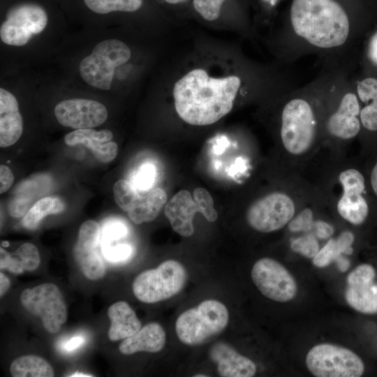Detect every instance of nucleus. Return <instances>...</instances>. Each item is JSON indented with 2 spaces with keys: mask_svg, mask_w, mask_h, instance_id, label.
Here are the masks:
<instances>
[{
  "mask_svg": "<svg viewBox=\"0 0 377 377\" xmlns=\"http://www.w3.org/2000/svg\"><path fill=\"white\" fill-rule=\"evenodd\" d=\"M374 268L363 264L353 270L347 277L345 293L347 303L364 313H377V284L374 283Z\"/></svg>",
  "mask_w": 377,
  "mask_h": 377,
  "instance_id": "obj_14",
  "label": "nucleus"
},
{
  "mask_svg": "<svg viewBox=\"0 0 377 377\" xmlns=\"http://www.w3.org/2000/svg\"><path fill=\"white\" fill-rule=\"evenodd\" d=\"M251 279L260 292L276 302L293 300L297 291V283L288 269L278 261L263 258L255 263Z\"/></svg>",
  "mask_w": 377,
  "mask_h": 377,
  "instance_id": "obj_9",
  "label": "nucleus"
},
{
  "mask_svg": "<svg viewBox=\"0 0 377 377\" xmlns=\"http://www.w3.org/2000/svg\"><path fill=\"white\" fill-rule=\"evenodd\" d=\"M371 184L374 191L377 195V163L374 165L371 175Z\"/></svg>",
  "mask_w": 377,
  "mask_h": 377,
  "instance_id": "obj_50",
  "label": "nucleus"
},
{
  "mask_svg": "<svg viewBox=\"0 0 377 377\" xmlns=\"http://www.w3.org/2000/svg\"><path fill=\"white\" fill-rule=\"evenodd\" d=\"M354 241L352 232L346 231L337 239H330L313 258V263L317 267H325L335 260L341 253L350 255L353 252L351 245Z\"/></svg>",
  "mask_w": 377,
  "mask_h": 377,
  "instance_id": "obj_24",
  "label": "nucleus"
},
{
  "mask_svg": "<svg viewBox=\"0 0 377 377\" xmlns=\"http://www.w3.org/2000/svg\"><path fill=\"white\" fill-rule=\"evenodd\" d=\"M194 376H195V377H201V376H202V377H206V376H206V375H200V374H198V375H195Z\"/></svg>",
  "mask_w": 377,
  "mask_h": 377,
  "instance_id": "obj_55",
  "label": "nucleus"
},
{
  "mask_svg": "<svg viewBox=\"0 0 377 377\" xmlns=\"http://www.w3.org/2000/svg\"><path fill=\"white\" fill-rule=\"evenodd\" d=\"M187 279L184 267L168 260L156 268L147 269L134 279L132 289L135 297L144 303H156L172 297L184 288Z\"/></svg>",
  "mask_w": 377,
  "mask_h": 377,
  "instance_id": "obj_4",
  "label": "nucleus"
},
{
  "mask_svg": "<svg viewBox=\"0 0 377 377\" xmlns=\"http://www.w3.org/2000/svg\"><path fill=\"white\" fill-rule=\"evenodd\" d=\"M47 23L45 10L38 5L24 3L11 9L0 29L1 40L9 45L22 46Z\"/></svg>",
  "mask_w": 377,
  "mask_h": 377,
  "instance_id": "obj_10",
  "label": "nucleus"
},
{
  "mask_svg": "<svg viewBox=\"0 0 377 377\" xmlns=\"http://www.w3.org/2000/svg\"><path fill=\"white\" fill-rule=\"evenodd\" d=\"M19 260L24 271H34L40 263L36 246L31 243H24L13 253Z\"/></svg>",
  "mask_w": 377,
  "mask_h": 377,
  "instance_id": "obj_29",
  "label": "nucleus"
},
{
  "mask_svg": "<svg viewBox=\"0 0 377 377\" xmlns=\"http://www.w3.org/2000/svg\"><path fill=\"white\" fill-rule=\"evenodd\" d=\"M131 55L130 48L121 40L108 39L101 41L91 53L81 61L80 75L90 86L109 90L115 68L127 62Z\"/></svg>",
  "mask_w": 377,
  "mask_h": 377,
  "instance_id": "obj_5",
  "label": "nucleus"
},
{
  "mask_svg": "<svg viewBox=\"0 0 377 377\" xmlns=\"http://www.w3.org/2000/svg\"><path fill=\"white\" fill-rule=\"evenodd\" d=\"M108 114L103 104L91 99L64 100L54 108V115L58 122L75 129L98 126L105 121Z\"/></svg>",
  "mask_w": 377,
  "mask_h": 377,
  "instance_id": "obj_13",
  "label": "nucleus"
},
{
  "mask_svg": "<svg viewBox=\"0 0 377 377\" xmlns=\"http://www.w3.org/2000/svg\"><path fill=\"white\" fill-rule=\"evenodd\" d=\"M212 361L217 364L219 374L223 377H251L256 372L255 363L238 353L225 343H217L209 351Z\"/></svg>",
  "mask_w": 377,
  "mask_h": 377,
  "instance_id": "obj_16",
  "label": "nucleus"
},
{
  "mask_svg": "<svg viewBox=\"0 0 377 377\" xmlns=\"http://www.w3.org/2000/svg\"><path fill=\"white\" fill-rule=\"evenodd\" d=\"M167 3L170 4H177L186 1V0H165Z\"/></svg>",
  "mask_w": 377,
  "mask_h": 377,
  "instance_id": "obj_52",
  "label": "nucleus"
},
{
  "mask_svg": "<svg viewBox=\"0 0 377 377\" xmlns=\"http://www.w3.org/2000/svg\"><path fill=\"white\" fill-rule=\"evenodd\" d=\"M64 209L65 205L59 198H43L35 202L24 216L22 225L28 230H34L46 216L61 213Z\"/></svg>",
  "mask_w": 377,
  "mask_h": 377,
  "instance_id": "obj_25",
  "label": "nucleus"
},
{
  "mask_svg": "<svg viewBox=\"0 0 377 377\" xmlns=\"http://www.w3.org/2000/svg\"><path fill=\"white\" fill-rule=\"evenodd\" d=\"M29 205L30 201L24 198H14L10 204L9 213L13 217H21L29 211Z\"/></svg>",
  "mask_w": 377,
  "mask_h": 377,
  "instance_id": "obj_42",
  "label": "nucleus"
},
{
  "mask_svg": "<svg viewBox=\"0 0 377 377\" xmlns=\"http://www.w3.org/2000/svg\"><path fill=\"white\" fill-rule=\"evenodd\" d=\"M290 20L296 34L319 47L340 46L349 34L347 14L334 0H293Z\"/></svg>",
  "mask_w": 377,
  "mask_h": 377,
  "instance_id": "obj_2",
  "label": "nucleus"
},
{
  "mask_svg": "<svg viewBox=\"0 0 377 377\" xmlns=\"http://www.w3.org/2000/svg\"><path fill=\"white\" fill-rule=\"evenodd\" d=\"M360 119L363 126L369 131H377V106L367 105L360 111Z\"/></svg>",
  "mask_w": 377,
  "mask_h": 377,
  "instance_id": "obj_40",
  "label": "nucleus"
},
{
  "mask_svg": "<svg viewBox=\"0 0 377 377\" xmlns=\"http://www.w3.org/2000/svg\"><path fill=\"white\" fill-rule=\"evenodd\" d=\"M335 261L340 271L346 272L348 269L350 263L347 259L340 256L335 260Z\"/></svg>",
  "mask_w": 377,
  "mask_h": 377,
  "instance_id": "obj_49",
  "label": "nucleus"
},
{
  "mask_svg": "<svg viewBox=\"0 0 377 377\" xmlns=\"http://www.w3.org/2000/svg\"><path fill=\"white\" fill-rule=\"evenodd\" d=\"M312 212L310 209H304L289 224V229L293 232L304 231L312 228Z\"/></svg>",
  "mask_w": 377,
  "mask_h": 377,
  "instance_id": "obj_39",
  "label": "nucleus"
},
{
  "mask_svg": "<svg viewBox=\"0 0 377 377\" xmlns=\"http://www.w3.org/2000/svg\"><path fill=\"white\" fill-rule=\"evenodd\" d=\"M369 56L377 64V32L371 38L369 45Z\"/></svg>",
  "mask_w": 377,
  "mask_h": 377,
  "instance_id": "obj_45",
  "label": "nucleus"
},
{
  "mask_svg": "<svg viewBox=\"0 0 377 377\" xmlns=\"http://www.w3.org/2000/svg\"><path fill=\"white\" fill-rule=\"evenodd\" d=\"M317 236L320 239H326L331 236L334 232L333 228L323 221L316 222L315 224Z\"/></svg>",
  "mask_w": 377,
  "mask_h": 377,
  "instance_id": "obj_44",
  "label": "nucleus"
},
{
  "mask_svg": "<svg viewBox=\"0 0 377 377\" xmlns=\"http://www.w3.org/2000/svg\"><path fill=\"white\" fill-rule=\"evenodd\" d=\"M263 1L266 3H269L271 4H274L277 1V0H263Z\"/></svg>",
  "mask_w": 377,
  "mask_h": 377,
  "instance_id": "obj_53",
  "label": "nucleus"
},
{
  "mask_svg": "<svg viewBox=\"0 0 377 377\" xmlns=\"http://www.w3.org/2000/svg\"><path fill=\"white\" fill-rule=\"evenodd\" d=\"M128 233L126 226L119 221L108 222L102 231V246L110 244L124 237Z\"/></svg>",
  "mask_w": 377,
  "mask_h": 377,
  "instance_id": "obj_34",
  "label": "nucleus"
},
{
  "mask_svg": "<svg viewBox=\"0 0 377 377\" xmlns=\"http://www.w3.org/2000/svg\"><path fill=\"white\" fill-rule=\"evenodd\" d=\"M167 200V195L160 188H153L140 195L133 207L127 212L131 221L135 224L150 222L158 216Z\"/></svg>",
  "mask_w": 377,
  "mask_h": 377,
  "instance_id": "obj_21",
  "label": "nucleus"
},
{
  "mask_svg": "<svg viewBox=\"0 0 377 377\" xmlns=\"http://www.w3.org/2000/svg\"><path fill=\"white\" fill-rule=\"evenodd\" d=\"M357 94L360 100L377 106V80L368 77L357 84Z\"/></svg>",
  "mask_w": 377,
  "mask_h": 377,
  "instance_id": "obj_37",
  "label": "nucleus"
},
{
  "mask_svg": "<svg viewBox=\"0 0 377 377\" xmlns=\"http://www.w3.org/2000/svg\"><path fill=\"white\" fill-rule=\"evenodd\" d=\"M339 109L357 116L360 113V105L357 96L352 93L345 94L341 101Z\"/></svg>",
  "mask_w": 377,
  "mask_h": 377,
  "instance_id": "obj_41",
  "label": "nucleus"
},
{
  "mask_svg": "<svg viewBox=\"0 0 377 377\" xmlns=\"http://www.w3.org/2000/svg\"><path fill=\"white\" fill-rule=\"evenodd\" d=\"M291 248L294 251L307 258H313L319 251L317 240L310 235L294 239L291 242Z\"/></svg>",
  "mask_w": 377,
  "mask_h": 377,
  "instance_id": "obj_36",
  "label": "nucleus"
},
{
  "mask_svg": "<svg viewBox=\"0 0 377 377\" xmlns=\"http://www.w3.org/2000/svg\"><path fill=\"white\" fill-rule=\"evenodd\" d=\"M0 268L7 269L15 274H20L24 272L17 258L7 252L3 247L0 248Z\"/></svg>",
  "mask_w": 377,
  "mask_h": 377,
  "instance_id": "obj_38",
  "label": "nucleus"
},
{
  "mask_svg": "<svg viewBox=\"0 0 377 377\" xmlns=\"http://www.w3.org/2000/svg\"><path fill=\"white\" fill-rule=\"evenodd\" d=\"M87 6L99 14L113 11L133 12L138 10L142 0H84Z\"/></svg>",
  "mask_w": 377,
  "mask_h": 377,
  "instance_id": "obj_27",
  "label": "nucleus"
},
{
  "mask_svg": "<svg viewBox=\"0 0 377 377\" xmlns=\"http://www.w3.org/2000/svg\"><path fill=\"white\" fill-rule=\"evenodd\" d=\"M295 211V204L288 195L275 192L253 202L247 211L246 219L256 230L270 232L290 222Z\"/></svg>",
  "mask_w": 377,
  "mask_h": 377,
  "instance_id": "obj_11",
  "label": "nucleus"
},
{
  "mask_svg": "<svg viewBox=\"0 0 377 377\" xmlns=\"http://www.w3.org/2000/svg\"><path fill=\"white\" fill-rule=\"evenodd\" d=\"M9 246V242L7 241H3L1 242V246L7 247Z\"/></svg>",
  "mask_w": 377,
  "mask_h": 377,
  "instance_id": "obj_54",
  "label": "nucleus"
},
{
  "mask_svg": "<svg viewBox=\"0 0 377 377\" xmlns=\"http://www.w3.org/2000/svg\"><path fill=\"white\" fill-rule=\"evenodd\" d=\"M10 281L8 276L3 272L0 273V295L2 297L8 290Z\"/></svg>",
  "mask_w": 377,
  "mask_h": 377,
  "instance_id": "obj_47",
  "label": "nucleus"
},
{
  "mask_svg": "<svg viewBox=\"0 0 377 377\" xmlns=\"http://www.w3.org/2000/svg\"><path fill=\"white\" fill-rule=\"evenodd\" d=\"M156 177V170L153 165L147 163L141 166L134 179V188L140 191H148L151 189Z\"/></svg>",
  "mask_w": 377,
  "mask_h": 377,
  "instance_id": "obj_35",
  "label": "nucleus"
},
{
  "mask_svg": "<svg viewBox=\"0 0 377 377\" xmlns=\"http://www.w3.org/2000/svg\"><path fill=\"white\" fill-rule=\"evenodd\" d=\"M84 342V339L81 337H75L68 340L64 346L66 350L71 351L74 350Z\"/></svg>",
  "mask_w": 377,
  "mask_h": 377,
  "instance_id": "obj_46",
  "label": "nucleus"
},
{
  "mask_svg": "<svg viewBox=\"0 0 377 377\" xmlns=\"http://www.w3.org/2000/svg\"><path fill=\"white\" fill-rule=\"evenodd\" d=\"M306 364L317 377H359L364 370L362 360L354 352L331 343L313 346L306 356Z\"/></svg>",
  "mask_w": 377,
  "mask_h": 377,
  "instance_id": "obj_6",
  "label": "nucleus"
},
{
  "mask_svg": "<svg viewBox=\"0 0 377 377\" xmlns=\"http://www.w3.org/2000/svg\"><path fill=\"white\" fill-rule=\"evenodd\" d=\"M193 200L203 216L209 222H214L218 214L214 207V201L210 193L204 188L198 187L193 191Z\"/></svg>",
  "mask_w": 377,
  "mask_h": 377,
  "instance_id": "obj_30",
  "label": "nucleus"
},
{
  "mask_svg": "<svg viewBox=\"0 0 377 377\" xmlns=\"http://www.w3.org/2000/svg\"><path fill=\"white\" fill-rule=\"evenodd\" d=\"M13 377H52L54 372L50 364L35 355H27L15 359L10 366Z\"/></svg>",
  "mask_w": 377,
  "mask_h": 377,
  "instance_id": "obj_22",
  "label": "nucleus"
},
{
  "mask_svg": "<svg viewBox=\"0 0 377 377\" xmlns=\"http://www.w3.org/2000/svg\"><path fill=\"white\" fill-rule=\"evenodd\" d=\"M14 176L10 169L4 165L0 166V193L7 191L13 185Z\"/></svg>",
  "mask_w": 377,
  "mask_h": 377,
  "instance_id": "obj_43",
  "label": "nucleus"
},
{
  "mask_svg": "<svg viewBox=\"0 0 377 377\" xmlns=\"http://www.w3.org/2000/svg\"><path fill=\"white\" fill-rule=\"evenodd\" d=\"M343 191L362 193L365 188L363 175L355 169L343 171L339 177Z\"/></svg>",
  "mask_w": 377,
  "mask_h": 377,
  "instance_id": "obj_31",
  "label": "nucleus"
},
{
  "mask_svg": "<svg viewBox=\"0 0 377 377\" xmlns=\"http://www.w3.org/2000/svg\"><path fill=\"white\" fill-rule=\"evenodd\" d=\"M105 258L112 263H124L129 260L133 253V247L128 244H110L102 246Z\"/></svg>",
  "mask_w": 377,
  "mask_h": 377,
  "instance_id": "obj_32",
  "label": "nucleus"
},
{
  "mask_svg": "<svg viewBox=\"0 0 377 377\" xmlns=\"http://www.w3.org/2000/svg\"><path fill=\"white\" fill-rule=\"evenodd\" d=\"M228 319V311L222 302L207 300L182 313L176 320L175 330L183 343L196 346L221 333Z\"/></svg>",
  "mask_w": 377,
  "mask_h": 377,
  "instance_id": "obj_3",
  "label": "nucleus"
},
{
  "mask_svg": "<svg viewBox=\"0 0 377 377\" xmlns=\"http://www.w3.org/2000/svg\"><path fill=\"white\" fill-rule=\"evenodd\" d=\"M223 0H193L195 10L206 20H216L221 13Z\"/></svg>",
  "mask_w": 377,
  "mask_h": 377,
  "instance_id": "obj_33",
  "label": "nucleus"
},
{
  "mask_svg": "<svg viewBox=\"0 0 377 377\" xmlns=\"http://www.w3.org/2000/svg\"><path fill=\"white\" fill-rule=\"evenodd\" d=\"M20 302L29 313L40 318L44 328L51 334L58 332L67 320L64 296L54 283L26 288L20 295Z\"/></svg>",
  "mask_w": 377,
  "mask_h": 377,
  "instance_id": "obj_7",
  "label": "nucleus"
},
{
  "mask_svg": "<svg viewBox=\"0 0 377 377\" xmlns=\"http://www.w3.org/2000/svg\"><path fill=\"white\" fill-rule=\"evenodd\" d=\"M101 228L94 220L84 221L80 226L73 254L82 274L90 280H98L105 273V266L99 253Z\"/></svg>",
  "mask_w": 377,
  "mask_h": 377,
  "instance_id": "obj_12",
  "label": "nucleus"
},
{
  "mask_svg": "<svg viewBox=\"0 0 377 377\" xmlns=\"http://www.w3.org/2000/svg\"><path fill=\"white\" fill-rule=\"evenodd\" d=\"M341 216L354 225L362 223L369 212L367 202L362 193L343 191L337 203Z\"/></svg>",
  "mask_w": 377,
  "mask_h": 377,
  "instance_id": "obj_23",
  "label": "nucleus"
},
{
  "mask_svg": "<svg viewBox=\"0 0 377 377\" xmlns=\"http://www.w3.org/2000/svg\"><path fill=\"white\" fill-rule=\"evenodd\" d=\"M71 377H82V376H84V377H91V376H93L92 375H88L87 374H84V373H79V372H75V373H73L72 375L69 376Z\"/></svg>",
  "mask_w": 377,
  "mask_h": 377,
  "instance_id": "obj_51",
  "label": "nucleus"
},
{
  "mask_svg": "<svg viewBox=\"0 0 377 377\" xmlns=\"http://www.w3.org/2000/svg\"><path fill=\"white\" fill-rule=\"evenodd\" d=\"M23 121L16 98L8 91L0 89V146L14 145L21 137Z\"/></svg>",
  "mask_w": 377,
  "mask_h": 377,
  "instance_id": "obj_18",
  "label": "nucleus"
},
{
  "mask_svg": "<svg viewBox=\"0 0 377 377\" xmlns=\"http://www.w3.org/2000/svg\"><path fill=\"white\" fill-rule=\"evenodd\" d=\"M165 343V332L162 326L157 323H150L124 339L119 344V350L127 355L140 351L157 353L163 349Z\"/></svg>",
  "mask_w": 377,
  "mask_h": 377,
  "instance_id": "obj_19",
  "label": "nucleus"
},
{
  "mask_svg": "<svg viewBox=\"0 0 377 377\" xmlns=\"http://www.w3.org/2000/svg\"><path fill=\"white\" fill-rule=\"evenodd\" d=\"M110 320L108 338L116 341L125 339L135 334L141 328V323L135 311L124 301L112 304L108 309Z\"/></svg>",
  "mask_w": 377,
  "mask_h": 377,
  "instance_id": "obj_20",
  "label": "nucleus"
},
{
  "mask_svg": "<svg viewBox=\"0 0 377 377\" xmlns=\"http://www.w3.org/2000/svg\"><path fill=\"white\" fill-rule=\"evenodd\" d=\"M240 84L237 76L212 77L202 68L192 70L174 85L176 112L189 124H212L230 112Z\"/></svg>",
  "mask_w": 377,
  "mask_h": 377,
  "instance_id": "obj_1",
  "label": "nucleus"
},
{
  "mask_svg": "<svg viewBox=\"0 0 377 377\" xmlns=\"http://www.w3.org/2000/svg\"><path fill=\"white\" fill-rule=\"evenodd\" d=\"M228 141L225 138L217 140L216 144L214 145L213 149L216 154L222 153L227 147Z\"/></svg>",
  "mask_w": 377,
  "mask_h": 377,
  "instance_id": "obj_48",
  "label": "nucleus"
},
{
  "mask_svg": "<svg viewBox=\"0 0 377 377\" xmlns=\"http://www.w3.org/2000/svg\"><path fill=\"white\" fill-rule=\"evenodd\" d=\"M327 128L329 132L336 137L350 139L357 135L360 124L357 116L338 109L330 117Z\"/></svg>",
  "mask_w": 377,
  "mask_h": 377,
  "instance_id": "obj_26",
  "label": "nucleus"
},
{
  "mask_svg": "<svg viewBox=\"0 0 377 377\" xmlns=\"http://www.w3.org/2000/svg\"><path fill=\"white\" fill-rule=\"evenodd\" d=\"M115 202L124 212H128L140 198L134 186L125 179L117 181L113 186Z\"/></svg>",
  "mask_w": 377,
  "mask_h": 377,
  "instance_id": "obj_28",
  "label": "nucleus"
},
{
  "mask_svg": "<svg viewBox=\"0 0 377 377\" xmlns=\"http://www.w3.org/2000/svg\"><path fill=\"white\" fill-rule=\"evenodd\" d=\"M199 207L186 190L177 192L167 203L165 214L177 233L190 237L194 232L193 220Z\"/></svg>",
  "mask_w": 377,
  "mask_h": 377,
  "instance_id": "obj_17",
  "label": "nucleus"
},
{
  "mask_svg": "<svg viewBox=\"0 0 377 377\" xmlns=\"http://www.w3.org/2000/svg\"><path fill=\"white\" fill-rule=\"evenodd\" d=\"M315 134V121L307 101L295 98L283 108L281 137L286 149L295 155L306 152L311 146Z\"/></svg>",
  "mask_w": 377,
  "mask_h": 377,
  "instance_id": "obj_8",
  "label": "nucleus"
},
{
  "mask_svg": "<svg viewBox=\"0 0 377 377\" xmlns=\"http://www.w3.org/2000/svg\"><path fill=\"white\" fill-rule=\"evenodd\" d=\"M112 133L109 130L95 131L92 128L75 129L66 134L64 142L68 146L82 145L91 150L94 157L101 163H109L114 159L118 147L111 140Z\"/></svg>",
  "mask_w": 377,
  "mask_h": 377,
  "instance_id": "obj_15",
  "label": "nucleus"
},
{
  "mask_svg": "<svg viewBox=\"0 0 377 377\" xmlns=\"http://www.w3.org/2000/svg\"><path fill=\"white\" fill-rule=\"evenodd\" d=\"M223 1H226V0H223Z\"/></svg>",
  "mask_w": 377,
  "mask_h": 377,
  "instance_id": "obj_56",
  "label": "nucleus"
}]
</instances>
